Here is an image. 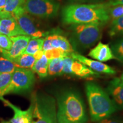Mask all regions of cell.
Instances as JSON below:
<instances>
[{"instance_id":"obj_1","label":"cell","mask_w":123,"mask_h":123,"mask_svg":"<svg viewBox=\"0 0 123 123\" xmlns=\"http://www.w3.org/2000/svg\"><path fill=\"white\" fill-rule=\"evenodd\" d=\"M61 16L62 22L68 25L91 23L105 25L111 20L107 2L68 5L62 9Z\"/></svg>"},{"instance_id":"obj_2","label":"cell","mask_w":123,"mask_h":123,"mask_svg":"<svg viewBox=\"0 0 123 123\" xmlns=\"http://www.w3.org/2000/svg\"><path fill=\"white\" fill-rule=\"evenodd\" d=\"M58 123H86L88 120L85 104L76 91L67 89L56 96Z\"/></svg>"},{"instance_id":"obj_3","label":"cell","mask_w":123,"mask_h":123,"mask_svg":"<svg viewBox=\"0 0 123 123\" xmlns=\"http://www.w3.org/2000/svg\"><path fill=\"white\" fill-rule=\"evenodd\" d=\"M91 119L93 122L109 117L120 110L105 90L96 83L85 84Z\"/></svg>"},{"instance_id":"obj_4","label":"cell","mask_w":123,"mask_h":123,"mask_svg":"<svg viewBox=\"0 0 123 123\" xmlns=\"http://www.w3.org/2000/svg\"><path fill=\"white\" fill-rule=\"evenodd\" d=\"M104 25L97 23L71 25L68 41L74 51L82 53L94 46L102 37Z\"/></svg>"},{"instance_id":"obj_5","label":"cell","mask_w":123,"mask_h":123,"mask_svg":"<svg viewBox=\"0 0 123 123\" xmlns=\"http://www.w3.org/2000/svg\"><path fill=\"white\" fill-rule=\"evenodd\" d=\"M33 115L31 123H57L56 100L46 94H36L32 97Z\"/></svg>"},{"instance_id":"obj_6","label":"cell","mask_w":123,"mask_h":123,"mask_svg":"<svg viewBox=\"0 0 123 123\" xmlns=\"http://www.w3.org/2000/svg\"><path fill=\"white\" fill-rule=\"evenodd\" d=\"M24 8L27 13L37 17L47 19L58 15L60 4L56 0H26Z\"/></svg>"},{"instance_id":"obj_7","label":"cell","mask_w":123,"mask_h":123,"mask_svg":"<svg viewBox=\"0 0 123 123\" xmlns=\"http://www.w3.org/2000/svg\"><path fill=\"white\" fill-rule=\"evenodd\" d=\"M35 81L34 73L31 70L17 68L12 74L11 81L4 95L29 91L33 88Z\"/></svg>"},{"instance_id":"obj_8","label":"cell","mask_w":123,"mask_h":123,"mask_svg":"<svg viewBox=\"0 0 123 123\" xmlns=\"http://www.w3.org/2000/svg\"><path fill=\"white\" fill-rule=\"evenodd\" d=\"M13 17L17 21L20 28L31 39H37L43 37H46L50 33V31H43L39 30L35 26L33 19L25 11L24 6L18 9L14 13Z\"/></svg>"},{"instance_id":"obj_9","label":"cell","mask_w":123,"mask_h":123,"mask_svg":"<svg viewBox=\"0 0 123 123\" xmlns=\"http://www.w3.org/2000/svg\"><path fill=\"white\" fill-rule=\"evenodd\" d=\"M53 49L61 50L68 56L74 52L68 40L56 31H50V34L44 38L42 47L43 51Z\"/></svg>"},{"instance_id":"obj_10","label":"cell","mask_w":123,"mask_h":123,"mask_svg":"<svg viewBox=\"0 0 123 123\" xmlns=\"http://www.w3.org/2000/svg\"><path fill=\"white\" fill-rule=\"evenodd\" d=\"M10 38L13 42L10 50L6 51L0 49V53L5 57L13 61L24 53L31 38L28 35H18Z\"/></svg>"},{"instance_id":"obj_11","label":"cell","mask_w":123,"mask_h":123,"mask_svg":"<svg viewBox=\"0 0 123 123\" xmlns=\"http://www.w3.org/2000/svg\"><path fill=\"white\" fill-rule=\"evenodd\" d=\"M71 57L73 59H76L85 64L93 71L97 73H102L108 75H115L116 74V71L111 66L107 65L103 62L96 61L94 59H89L86 57L80 54L73 52L70 55Z\"/></svg>"},{"instance_id":"obj_12","label":"cell","mask_w":123,"mask_h":123,"mask_svg":"<svg viewBox=\"0 0 123 123\" xmlns=\"http://www.w3.org/2000/svg\"><path fill=\"white\" fill-rule=\"evenodd\" d=\"M0 100L4 103L5 105L11 108L14 111V116L10 120V123H31L32 115H33V103L31 101L30 107L27 110L23 111L13 104L10 101L4 99L3 97L0 98Z\"/></svg>"},{"instance_id":"obj_13","label":"cell","mask_w":123,"mask_h":123,"mask_svg":"<svg viewBox=\"0 0 123 123\" xmlns=\"http://www.w3.org/2000/svg\"><path fill=\"white\" fill-rule=\"evenodd\" d=\"M105 91L120 110H123V83L120 78L111 80Z\"/></svg>"},{"instance_id":"obj_14","label":"cell","mask_w":123,"mask_h":123,"mask_svg":"<svg viewBox=\"0 0 123 123\" xmlns=\"http://www.w3.org/2000/svg\"><path fill=\"white\" fill-rule=\"evenodd\" d=\"M88 56L96 61L105 62L112 59H116L109 44L99 42L88 53Z\"/></svg>"},{"instance_id":"obj_15","label":"cell","mask_w":123,"mask_h":123,"mask_svg":"<svg viewBox=\"0 0 123 123\" xmlns=\"http://www.w3.org/2000/svg\"><path fill=\"white\" fill-rule=\"evenodd\" d=\"M0 33L9 37L26 35L20 28L17 21L14 17L4 18L0 19Z\"/></svg>"},{"instance_id":"obj_16","label":"cell","mask_w":123,"mask_h":123,"mask_svg":"<svg viewBox=\"0 0 123 123\" xmlns=\"http://www.w3.org/2000/svg\"><path fill=\"white\" fill-rule=\"evenodd\" d=\"M98 75V73L93 71L85 64L74 59L71 66L70 75L79 78H87Z\"/></svg>"},{"instance_id":"obj_17","label":"cell","mask_w":123,"mask_h":123,"mask_svg":"<svg viewBox=\"0 0 123 123\" xmlns=\"http://www.w3.org/2000/svg\"><path fill=\"white\" fill-rule=\"evenodd\" d=\"M25 2V0H6L4 10L0 15V19L13 17L14 13L19 7L24 6Z\"/></svg>"},{"instance_id":"obj_18","label":"cell","mask_w":123,"mask_h":123,"mask_svg":"<svg viewBox=\"0 0 123 123\" xmlns=\"http://www.w3.org/2000/svg\"><path fill=\"white\" fill-rule=\"evenodd\" d=\"M49 59L44 54L39 59H37L31 70L37 73L40 78H46L48 75Z\"/></svg>"},{"instance_id":"obj_19","label":"cell","mask_w":123,"mask_h":123,"mask_svg":"<svg viewBox=\"0 0 123 123\" xmlns=\"http://www.w3.org/2000/svg\"><path fill=\"white\" fill-rule=\"evenodd\" d=\"M35 58L33 55L26 54H22L18 57L13 59V61L15 64L17 68H22L30 69L31 70L32 67L34 64Z\"/></svg>"},{"instance_id":"obj_20","label":"cell","mask_w":123,"mask_h":123,"mask_svg":"<svg viewBox=\"0 0 123 123\" xmlns=\"http://www.w3.org/2000/svg\"><path fill=\"white\" fill-rule=\"evenodd\" d=\"M63 57L53 58L49 60L48 75L50 76H60L63 75Z\"/></svg>"},{"instance_id":"obj_21","label":"cell","mask_w":123,"mask_h":123,"mask_svg":"<svg viewBox=\"0 0 123 123\" xmlns=\"http://www.w3.org/2000/svg\"><path fill=\"white\" fill-rule=\"evenodd\" d=\"M108 33L111 37H123V16L112 20L110 25Z\"/></svg>"},{"instance_id":"obj_22","label":"cell","mask_w":123,"mask_h":123,"mask_svg":"<svg viewBox=\"0 0 123 123\" xmlns=\"http://www.w3.org/2000/svg\"><path fill=\"white\" fill-rule=\"evenodd\" d=\"M44 38H37L30 40L23 54L34 55L40 50H42Z\"/></svg>"},{"instance_id":"obj_23","label":"cell","mask_w":123,"mask_h":123,"mask_svg":"<svg viewBox=\"0 0 123 123\" xmlns=\"http://www.w3.org/2000/svg\"><path fill=\"white\" fill-rule=\"evenodd\" d=\"M17 67L11 60H9L1 54L0 55V74H13Z\"/></svg>"},{"instance_id":"obj_24","label":"cell","mask_w":123,"mask_h":123,"mask_svg":"<svg viewBox=\"0 0 123 123\" xmlns=\"http://www.w3.org/2000/svg\"><path fill=\"white\" fill-rule=\"evenodd\" d=\"M111 49L116 59L123 63V38L113 43Z\"/></svg>"},{"instance_id":"obj_25","label":"cell","mask_w":123,"mask_h":123,"mask_svg":"<svg viewBox=\"0 0 123 123\" xmlns=\"http://www.w3.org/2000/svg\"><path fill=\"white\" fill-rule=\"evenodd\" d=\"M12 74L10 73L0 74V98L4 96L5 92L11 81Z\"/></svg>"},{"instance_id":"obj_26","label":"cell","mask_w":123,"mask_h":123,"mask_svg":"<svg viewBox=\"0 0 123 123\" xmlns=\"http://www.w3.org/2000/svg\"><path fill=\"white\" fill-rule=\"evenodd\" d=\"M108 14L112 21L123 16V5H115L108 6Z\"/></svg>"},{"instance_id":"obj_27","label":"cell","mask_w":123,"mask_h":123,"mask_svg":"<svg viewBox=\"0 0 123 123\" xmlns=\"http://www.w3.org/2000/svg\"><path fill=\"white\" fill-rule=\"evenodd\" d=\"M13 42L9 37L0 33V49L8 51L11 49Z\"/></svg>"},{"instance_id":"obj_28","label":"cell","mask_w":123,"mask_h":123,"mask_svg":"<svg viewBox=\"0 0 123 123\" xmlns=\"http://www.w3.org/2000/svg\"><path fill=\"white\" fill-rule=\"evenodd\" d=\"M95 123H123V121L120 120L112 118L110 117L106 118V119L96 121Z\"/></svg>"},{"instance_id":"obj_29","label":"cell","mask_w":123,"mask_h":123,"mask_svg":"<svg viewBox=\"0 0 123 123\" xmlns=\"http://www.w3.org/2000/svg\"><path fill=\"white\" fill-rule=\"evenodd\" d=\"M69 1H72L74 2H78V3H92V4H97V3L103 2L104 0H69Z\"/></svg>"},{"instance_id":"obj_30","label":"cell","mask_w":123,"mask_h":123,"mask_svg":"<svg viewBox=\"0 0 123 123\" xmlns=\"http://www.w3.org/2000/svg\"><path fill=\"white\" fill-rule=\"evenodd\" d=\"M108 6L115 5H123V0H109L107 2Z\"/></svg>"},{"instance_id":"obj_31","label":"cell","mask_w":123,"mask_h":123,"mask_svg":"<svg viewBox=\"0 0 123 123\" xmlns=\"http://www.w3.org/2000/svg\"><path fill=\"white\" fill-rule=\"evenodd\" d=\"M6 0H0V15L4 10Z\"/></svg>"},{"instance_id":"obj_32","label":"cell","mask_w":123,"mask_h":123,"mask_svg":"<svg viewBox=\"0 0 123 123\" xmlns=\"http://www.w3.org/2000/svg\"><path fill=\"white\" fill-rule=\"evenodd\" d=\"M120 78V80L121 81V82H122L123 83V72L122 74L121 75L120 78Z\"/></svg>"},{"instance_id":"obj_33","label":"cell","mask_w":123,"mask_h":123,"mask_svg":"<svg viewBox=\"0 0 123 123\" xmlns=\"http://www.w3.org/2000/svg\"><path fill=\"white\" fill-rule=\"evenodd\" d=\"M0 123H10V121H2V122H1Z\"/></svg>"}]
</instances>
